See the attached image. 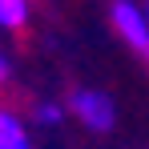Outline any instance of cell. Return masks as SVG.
I'll list each match as a JSON object with an SVG mask.
<instances>
[{"label": "cell", "mask_w": 149, "mask_h": 149, "mask_svg": "<svg viewBox=\"0 0 149 149\" xmlns=\"http://www.w3.org/2000/svg\"><path fill=\"white\" fill-rule=\"evenodd\" d=\"M145 16H149V8H145Z\"/></svg>", "instance_id": "cell-7"}, {"label": "cell", "mask_w": 149, "mask_h": 149, "mask_svg": "<svg viewBox=\"0 0 149 149\" xmlns=\"http://www.w3.org/2000/svg\"><path fill=\"white\" fill-rule=\"evenodd\" d=\"M113 24H117V32H121L141 56H149V16L133 0H117V4H113Z\"/></svg>", "instance_id": "cell-1"}, {"label": "cell", "mask_w": 149, "mask_h": 149, "mask_svg": "<svg viewBox=\"0 0 149 149\" xmlns=\"http://www.w3.org/2000/svg\"><path fill=\"white\" fill-rule=\"evenodd\" d=\"M40 121H45V125H56V121H61V109H56V105H45V109H40Z\"/></svg>", "instance_id": "cell-5"}, {"label": "cell", "mask_w": 149, "mask_h": 149, "mask_svg": "<svg viewBox=\"0 0 149 149\" xmlns=\"http://www.w3.org/2000/svg\"><path fill=\"white\" fill-rule=\"evenodd\" d=\"M73 113L89 125L93 133H109L113 129V101L101 93H77L73 97Z\"/></svg>", "instance_id": "cell-2"}, {"label": "cell", "mask_w": 149, "mask_h": 149, "mask_svg": "<svg viewBox=\"0 0 149 149\" xmlns=\"http://www.w3.org/2000/svg\"><path fill=\"white\" fill-rule=\"evenodd\" d=\"M4 77H8V65H4V56H0V81H4Z\"/></svg>", "instance_id": "cell-6"}, {"label": "cell", "mask_w": 149, "mask_h": 149, "mask_svg": "<svg viewBox=\"0 0 149 149\" xmlns=\"http://www.w3.org/2000/svg\"><path fill=\"white\" fill-rule=\"evenodd\" d=\"M28 0H0V28H24Z\"/></svg>", "instance_id": "cell-4"}, {"label": "cell", "mask_w": 149, "mask_h": 149, "mask_svg": "<svg viewBox=\"0 0 149 149\" xmlns=\"http://www.w3.org/2000/svg\"><path fill=\"white\" fill-rule=\"evenodd\" d=\"M0 149H32L24 125H20V117L4 113V109H0Z\"/></svg>", "instance_id": "cell-3"}]
</instances>
